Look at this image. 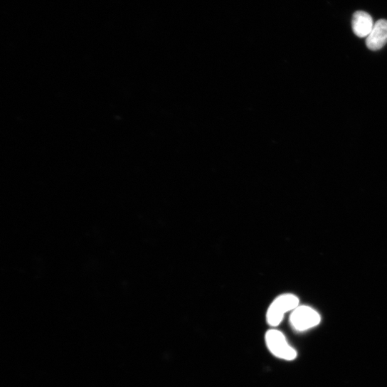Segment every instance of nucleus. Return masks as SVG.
Masks as SVG:
<instances>
[{
  "label": "nucleus",
  "instance_id": "5",
  "mask_svg": "<svg viewBox=\"0 0 387 387\" xmlns=\"http://www.w3.org/2000/svg\"><path fill=\"white\" fill-rule=\"evenodd\" d=\"M374 23L371 16L366 12L357 11L352 18V29L359 38H367L371 33Z\"/></svg>",
  "mask_w": 387,
  "mask_h": 387
},
{
  "label": "nucleus",
  "instance_id": "1",
  "mask_svg": "<svg viewBox=\"0 0 387 387\" xmlns=\"http://www.w3.org/2000/svg\"><path fill=\"white\" fill-rule=\"evenodd\" d=\"M299 306V299L294 295L285 294L277 297L269 307L266 321L272 327H277L283 320L285 314L293 312Z\"/></svg>",
  "mask_w": 387,
  "mask_h": 387
},
{
  "label": "nucleus",
  "instance_id": "4",
  "mask_svg": "<svg viewBox=\"0 0 387 387\" xmlns=\"http://www.w3.org/2000/svg\"><path fill=\"white\" fill-rule=\"evenodd\" d=\"M367 48L371 51H378L387 43V21L379 20L374 23L373 28L366 38Z\"/></svg>",
  "mask_w": 387,
  "mask_h": 387
},
{
  "label": "nucleus",
  "instance_id": "2",
  "mask_svg": "<svg viewBox=\"0 0 387 387\" xmlns=\"http://www.w3.org/2000/svg\"><path fill=\"white\" fill-rule=\"evenodd\" d=\"M265 341L268 350L274 356L285 361H292L297 358V351L288 344L281 332L277 329L267 331Z\"/></svg>",
  "mask_w": 387,
  "mask_h": 387
},
{
  "label": "nucleus",
  "instance_id": "3",
  "mask_svg": "<svg viewBox=\"0 0 387 387\" xmlns=\"http://www.w3.org/2000/svg\"><path fill=\"white\" fill-rule=\"evenodd\" d=\"M290 322L295 330L304 332L318 326L321 317L309 307L299 306L290 315Z\"/></svg>",
  "mask_w": 387,
  "mask_h": 387
}]
</instances>
